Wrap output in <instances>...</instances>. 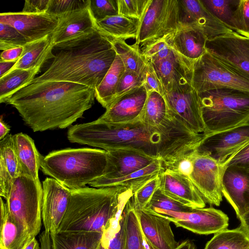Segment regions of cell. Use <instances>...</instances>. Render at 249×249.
<instances>
[{"label":"cell","mask_w":249,"mask_h":249,"mask_svg":"<svg viewBox=\"0 0 249 249\" xmlns=\"http://www.w3.org/2000/svg\"><path fill=\"white\" fill-rule=\"evenodd\" d=\"M159 178V188L166 196L190 207H205V201L189 177L164 169Z\"/></svg>","instance_id":"22"},{"label":"cell","mask_w":249,"mask_h":249,"mask_svg":"<svg viewBox=\"0 0 249 249\" xmlns=\"http://www.w3.org/2000/svg\"><path fill=\"white\" fill-rule=\"evenodd\" d=\"M27 43L24 36L10 25L0 23V50L23 47Z\"/></svg>","instance_id":"43"},{"label":"cell","mask_w":249,"mask_h":249,"mask_svg":"<svg viewBox=\"0 0 249 249\" xmlns=\"http://www.w3.org/2000/svg\"><path fill=\"white\" fill-rule=\"evenodd\" d=\"M145 81V78L125 70L117 87L113 102L131 90L144 85Z\"/></svg>","instance_id":"47"},{"label":"cell","mask_w":249,"mask_h":249,"mask_svg":"<svg viewBox=\"0 0 249 249\" xmlns=\"http://www.w3.org/2000/svg\"><path fill=\"white\" fill-rule=\"evenodd\" d=\"M18 60L13 61H0V78L8 72L15 66Z\"/></svg>","instance_id":"55"},{"label":"cell","mask_w":249,"mask_h":249,"mask_svg":"<svg viewBox=\"0 0 249 249\" xmlns=\"http://www.w3.org/2000/svg\"><path fill=\"white\" fill-rule=\"evenodd\" d=\"M193 162V171L189 178L205 202L219 206L222 201V178L226 167L196 150Z\"/></svg>","instance_id":"13"},{"label":"cell","mask_w":249,"mask_h":249,"mask_svg":"<svg viewBox=\"0 0 249 249\" xmlns=\"http://www.w3.org/2000/svg\"><path fill=\"white\" fill-rule=\"evenodd\" d=\"M32 238L10 214L0 197V249H22Z\"/></svg>","instance_id":"28"},{"label":"cell","mask_w":249,"mask_h":249,"mask_svg":"<svg viewBox=\"0 0 249 249\" xmlns=\"http://www.w3.org/2000/svg\"><path fill=\"white\" fill-rule=\"evenodd\" d=\"M198 94L204 135L249 123V92L218 89Z\"/></svg>","instance_id":"6"},{"label":"cell","mask_w":249,"mask_h":249,"mask_svg":"<svg viewBox=\"0 0 249 249\" xmlns=\"http://www.w3.org/2000/svg\"><path fill=\"white\" fill-rule=\"evenodd\" d=\"M148 212V211H147ZM148 212L163 215L177 227L199 234L208 235L227 229L229 217L214 208H194L190 212H178L154 209Z\"/></svg>","instance_id":"14"},{"label":"cell","mask_w":249,"mask_h":249,"mask_svg":"<svg viewBox=\"0 0 249 249\" xmlns=\"http://www.w3.org/2000/svg\"><path fill=\"white\" fill-rule=\"evenodd\" d=\"M13 139L21 174L29 176L35 179H39L38 170L43 157L38 152L34 140L23 133L13 135Z\"/></svg>","instance_id":"27"},{"label":"cell","mask_w":249,"mask_h":249,"mask_svg":"<svg viewBox=\"0 0 249 249\" xmlns=\"http://www.w3.org/2000/svg\"><path fill=\"white\" fill-rule=\"evenodd\" d=\"M124 211L125 221L123 249H154L142 231L132 196L126 202Z\"/></svg>","instance_id":"33"},{"label":"cell","mask_w":249,"mask_h":249,"mask_svg":"<svg viewBox=\"0 0 249 249\" xmlns=\"http://www.w3.org/2000/svg\"><path fill=\"white\" fill-rule=\"evenodd\" d=\"M125 71L123 61L116 54L110 69L95 89V98L106 109L113 102L117 87Z\"/></svg>","instance_id":"34"},{"label":"cell","mask_w":249,"mask_h":249,"mask_svg":"<svg viewBox=\"0 0 249 249\" xmlns=\"http://www.w3.org/2000/svg\"><path fill=\"white\" fill-rule=\"evenodd\" d=\"M141 21L119 15L95 21L97 30L113 39H136Z\"/></svg>","instance_id":"31"},{"label":"cell","mask_w":249,"mask_h":249,"mask_svg":"<svg viewBox=\"0 0 249 249\" xmlns=\"http://www.w3.org/2000/svg\"></svg>","instance_id":"60"},{"label":"cell","mask_w":249,"mask_h":249,"mask_svg":"<svg viewBox=\"0 0 249 249\" xmlns=\"http://www.w3.org/2000/svg\"><path fill=\"white\" fill-rule=\"evenodd\" d=\"M145 59L147 64V71L144 86L148 92L156 91L163 96L164 89L161 82L150 61Z\"/></svg>","instance_id":"50"},{"label":"cell","mask_w":249,"mask_h":249,"mask_svg":"<svg viewBox=\"0 0 249 249\" xmlns=\"http://www.w3.org/2000/svg\"><path fill=\"white\" fill-rule=\"evenodd\" d=\"M176 249H197L193 242L186 240L179 244Z\"/></svg>","instance_id":"57"},{"label":"cell","mask_w":249,"mask_h":249,"mask_svg":"<svg viewBox=\"0 0 249 249\" xmlns=\"http://www.w3.org/2000/svg\"><path fill=\"white\" fill-rule=\"evenodd\" d=\"M192 86L198 93L218 89L249 92V77L224 64L206 50L193 63Z\"/></svg>","instance_id":"8"},{"label":"cell","mask_w":249,"mask_h":249,"mask_svg":"<svg viewBox=\"0 0 249 249\" xmlns=\"http://www.w3.org/2000/svg\"><path fill=\"white\" fill-rule=\"evenodd\" d=\"M173 118L168 112L163 96L156 91L148 92L141 120L153 126L160 125Z\"/></svg>","instance_id":"37"},{"label":"cell","mask_w":249,"mask_h":249,"mask_svg":"<svg viewBox=\"0 0 249 249\" xmlns=\"http://www.w3.org/2000/svg\"><path fill=\"white\" fill-rule=\"evenodd\" d=\"M10 128L9 127L2 121L1 118L0 121V140H2L7 135H8L9 132L10 131Z\"/></svg>","instance_id":"58"},{"label":"cell","mask_w":249,"mask_h":249,"mask_svg":"<svg viewBox=\"0 0 249 249\" xmlns=\"http://www.w3.org/2000/svg\"><path fill=\"white\" fill-rule=\"evenodd\" d=\"M169 115L196 134H203L198 93L189 82L173 83L164 89L163 95Z\"/></svg>","instance_id":"11"},{"label":"cell","mask_w":249,"mask_h":249,"mask_svg":"<svg viewBox=\"0 0 249 249\" xmlns=\"http://www.w3.org/2000/svg\"><path fill=\"white\" fill-rule=\"evenodd\" d=\"M53 47L50 36L27 43L23 46L21 56L10 71L41 68L46 60L54 57L52 52Z\"/></svg>","instance_id":"30"},{"label":"cell","mask_w":249,"mask_h":249,"mask_svg":"<svg viewBox=\"0 0 249 249\" xmlns=\"http://www.w3.org/2000/svg\"><path fill=\"white\" fill-rule=\"evenodd\" d=\"M178 8L179 26L198 30L208 40L232 31L213 16L200 0H178Z\"/></svg>","instance_id":"17"},{"label":"cell","mask_w":249,"mask_h":249,"mask_svg":"<svg viewBox=\"0 0 249 249\" xmlns=\"http://www.w3.org/2000/svg\"><path fill=\"white\" fill-rule=\"evenodd\" d=\"M154 209L178 212H190L194 208L185 206L166 196L159 187L143 210L148 212Z\"/></svg>","instance_id":"41"},{"label":"cell","mask_w":249,"mask_h":249,"mask_svg":"<svg viewBox=\"0 0 249 249\" xmlns=\"http://www.w3.org/2000/svg\"><path fill=\"white\" fill-rule=\"evenodd\" d=\"M241 224L240 228L246 233L249 237V210L239 219Z\"/></svg>","instance_id":"56"},{"label":"cell","mask_w":249,"mask_h":249,"mask_svg":"<svg viewBox=\"0 0 249 249\" xmlns=\"http://www.w3.org/2000/svg\"><path fill=\"white\" fill-rule=\"evenodd\" d=\"M21 175L15 149L13 135L8 134L0 141V196L5 199L15 180Z\"/></svg>","instance_id":"26"},{"label":"cell","mask_w":249,"mask_h":249,"mask_svg":"<svg viewBox=\"0 0 249 249\" xmlns=\"http://www.w3.org/2000/svg\"><path fill=\"white\" fill-rule=\"evenodd\" d=\"M164 169L162 162L155 160L148 166L140 170L121 178L102 181H93L89 183L94 188L122 186L134 194L148 181L155 178Z\"/></svg>","instance_id":"29"},{"label":"cell","mask_w":249,"mask_h":249,"mask_svg":"<svg viewBox=\"0 0 249 249\" xmlns=\"http://www.w3.org/2000/svg\"><path fill=\"white\" fill-rule=\"evenodd\" d=\"M124 207L109 221L102 236L98 249H123L124 242Z\"/></svg>","instance_id":"39"},{"label":"cell","mask_w":249,"mask_h":249,"mask_svg":"<svg viewBox=\"0 0 249 249\" xmlns=\"http://www.w3.org/2000/svg\"><path fill=\"white\" fill-rule=\"evenodd\" d=\"M204 249H249V237L240 227L226 229L215 233Z\"/></svg>","instance_id":"38"},{"label":"cell","mask_w":249,"mask_h":249,"mask_svg":"<svg viewBox=\"0 0 249 249\" xmlns=\"http://www.w3.org/2000/svg\"><path fill=\"white\" fill-rule=\"evenodd\" d=\"M206 50L224 64L249 77V38L232 31L208 40Z\"/></svg>","instance_id":"15"},{"label":"cell","mask_w":249,"mask_h":249,"mask_svg":"<svg viewBox=\"0 0 249 249\" xmlns=\"http://www.w3.org/2000/svg\"><path fill=\"white\" fill-rule=\"evenodd\" d=\"M53 49L59 51L50 65L29 84L43 81H66L95 89L117 54L112 39L98 30L83 37L56 45Z\"/></svg>","instance_id":"3"},{"label":"cell","mask_w":249,"mask_h":249,"mask_svg":"<svg viewBox=\"0 0 249 249\" xmlns=\"http://www.w3.org/2000/svg\"><path fill=\"white\" fill-rule=\"evenodd\" d=\"M112 40L116 54L123 61L125 70L146 78L147 64L140 46L136 43L129 45L124 40Z\"/></svg>","instance_id":"35"},{"label":"cell","mask_w":249,"mask_h":249,"mask_svg":"<svg viewBox=\"0 0 249 249\" xmlns=\"http://www.w3.org/2000/svg\"><path fill=\"white\" fill-rule=\"evenodd\" d=\"M40 67L32 69H16L0 78V103L7 100L17 90L28 85L40 71Z\"/></svg>","instance_id":"36"},{"label":"cell","mask_w":249,"mask_h":249,"mask_svg":"<svg viewBox=\"0 0 249 249\" xmlns=\"http://www.w3.org/2000/svg\"><path fill=\"white\" fill-rule=\"evenodd\" d=\"M142 231L154 249H176L179 245L166 216L136 210Z\"/></svg>","instance_id":"24"},{"label":"cell","mask_w":249,"mask_h":249,"mask_svg":"<svg viewBox=\"0 0 249 249\" xmlns=\"http://www.w3.org/2000/svg\"><path fill=\"white\" fill-rule=\"evenodd\" d=\"M151 0H118V15L142 20Z\"/></svg>","instance_id":"44"},{"label":"cell","mask_w":249,"mask_h":249,"mask_svg":"<svg viewBox=\"0 0 249 249\" xmlns=\"http://www.w3.org/2000/svg\"><path fill=\"white\" fill-rule=\"evenodd\" d=\"M179 27L178 0H151L141 20L135 43L143 47L164 38Z\"/></svg>","instance_id":"10"},{"label":"cell","mask_w":249,"mask_h":249,"mask_svg":"<svg viewBox=\"0 0 249 249\" xmlns=\"http://www.w3.org/2000/svg\"><path fill=\"white\" fill-rule=\"evenodd\" d=\"M89 0H49L47 13L57 18L88 7Z\"/></svg>","instance_id":"42"},{"label":"cell","mask_w":249,"mask_h":249,"mask_svg":"<svg viewBox=\"0 0 249 249\" xmlns=\"http://www.w3.org/2000/svg\"><path fill=\"white\" fill-rule=\"evenodd\" d=\"M107 162L105 150L68 148L53 151L43 157L40 168L45 175L74 190L84 188L104 176Z\"/></svg>","instance_id":"5"},{"label":"cell","mask_w":249,"mask_h":249,"mask_svg":"<svg viewBox=\"0 0 249 249\" xmlns=\"http://www.w3.org/2000/svg\"><path fill=\"white\" fill-rule=\"evenodd\" d=\"M148 92L144 85L116 99L97 120L112 124H126L141 120Z\"/></svg>","instance_id":"19"},{"label":"cell","mask_w":249,"mask_h":249,"mask_svg":"<svg viewBox=\"0 0 249 249\" xmlns=\"http://www.w3.org/2000/svg\"><path fill=\"white\" fill-rule=\"evenodd\" d=\"M49 0H27L25 1L22 12L25 13H46Z\"/></svg>","instance_id":"52"},{"label":"cell","mask_w":249,"mask_h":249,"mask_svg":"<svg viewBox=\"0 0 249 249\" xmlns=\"http://www.w3.org/2000/svg\"><path fill=\"white\" fill-rule=\"evenodd\" d=\"M236 33L249 38V0H239L236 10Z\"/></svg>","instance_id":"48"},{"label":"cell","mask_w":249,"mask_h":249,"mask_svg":"<svg viewBox=\"0 0 249 249\" xmlns=\"http://www.w3.org/2000/svg\"><path fill=\"white\" fill-rule=\"evenodd\" d=\"M222 193L239 219L249 210V170L226 166L222 178Z\"/></svg>","instance_id":"20"},{"label":"cell","mask_w":249,"mask_h":249,"mask_svg":"<svg viewBox=\"0 0 249 249\" xmlns=\"http://www.w3.org/2000/svg\"><path fill=\"white\" fill-rule=\"evenodd\" d=\"M159 187L158 175L148 181L133 194L132 199L135 208L136 210H143Z\"/></svg>","instance_id":"46"},{"label":"cell","mask_w":249,"mask_h":249,"mask_svg":"<svg viewBox=\"0 0 249 249\" xmlns=\"http://www.w3.org/2000/svg\"><path fill=\"white\" fill-rule=\"evenodd\" d=\"M204 7L231 30L236 32V10L239 0H200Z\"/></svg>","instance_id":"40"},{"label":"cell","mask_w":249,"mask_h":249,"mask_svg":"<svg viewBox=\"0 0 249 249\" xmlns=\"http://www.w3.org/2000/svg\"><path fill=\"white\" fill-rule=\"evenodd\" d=\"M68 208L57 232L103 233L109 221L132 196L122 186L71 190Z\"/></svg>","instance_id":"4"},{"label":"cell","mask_w":249,"mask_h":249,"mask_svg":"<svg viewBox=\"0 0 249 249\" xmlns=\"http://www.w3.org/2000/svg\"><path fill=\"white\" fill-rule=\"evenodd\" d=\"M141 51L153 65L163 89L173 83L192 84L193 63L172 48L165 37L144 46Z\"/></svg>","instance_id":"9"},{"label":"cell","mask_w":249,"mask_h":249,"mask_svg":"<svg viewBox=\"0 0 249 249\" xmlns=\"http://www.w3.org/2000/svg\"><path fill=\"white\" fill-rule=\"evenodd\" d=\"M89 6L58 17V23L50 35L53 46L83 37L97 31Z\"/></svg>","instance_id":"21"},{"label":"cell","mask_w":249,"mask_h":249,"mask_svg":"<svg viewBox=\"0 0 249 249\" xmlns=\"http://www.w3.org/2000/svg\"><path fill=\"white\" fill-rule=\"evenodd\" d=\"M22 249H40V248L36 237H34Z\"/></svg>","instance_id":"59"},{"label":"cell","mask_w":249,"mask_h":249,"mask_svg":"<svg viewBox=\"0 0 249 249\" xmlns=\"http://www.w3.org/2000/svg\"><path fill=\"white\" fill-rule=\"evenodd\" d=\"M42 197L39 179L21 174L5 199L7 211L32 238L36 237L41 229Z\"/></svg>","instance_id":"7"},{"label":"cell","mask_w":249,"mask_h":249,"mask_svg":"<svg viewBox=\"0 0 249 249\" xmlns=\"http://www.w3.org/2000/svg\"><path fill=\"white\" fill-rule=\"evenodd\" d=\"M194 151L195 150L180 157L164 169H169L189 177L193 169Z\"/></svg>","instance_id":"49"},{"label":"cell","mask_w":249,"mask_h":249,"mask_svg":"<svg viewBox=\"0 0 249 249\" xmlns=\"http://www.w3.org/2000/svg\"><path fill=\"white\" fill-rule=\"evenodd\" d=\"M249 170V142L237 152L226 164Z\"/></svg>","instance_id":"51"},{"label":"cell","mask_w":249,"mask_h":249,"mask_svg":"<svg viewBox=\"0 0 249 249\" xmlns=\"http://www.w3.org/2000/svg\"><path fill=\"white\" fill-rule=\"evenodd\" d=\"M175 118L153 126L142 121L126 124L94 121L71 126L67 138L73 143L106 151L130 149L160 160L164 168L196 149L203 137Z\"/></svg>","instance_id":"1"},{"label":"cell","mask_w":249,"mask_h":249,"mask_svg":"<svg viewBox=\"0 0 249 249\" xmlns=\"http://www.w3.org/2000/svg\"><path fill=\"white\" fill-rule=\"evenodd\" d=\"M249 142V123L204 135L195 150L225 166Z\"/></svg>","instance_id":"12"},{"label":"cell","mask_w":249,"mask_h":249,"mask_svg":"<svg viewBox=\"0 0 249 249\" xmlns=\"http://www.w3.org/2000/svg\"><path fill=\"white\" fill-rule=\"evenodd\" d=\"M165 40L180 55L193 63L206 51V37L200 31L194 28L179 26L175 32L166 36Z\"/></svg>","instance_id":"25"},{"label":"cell","mask_w":249,"mask_h":249,"mask_svg":"<svg viewBox=\"0 0 249 249\" xmlns=\"http://www.w3.org/2000/svg\"><path fill=\"white\" fill-rule=\"evenodd\" d=\"M0 23L14 27L28 43L50 36L58 24V18L47 13L6 12L0 13Z\"/></svg>","instance_id":"18"},{"label":"cell","mask_w":249,"mask_h":249,"mask_svg":"<svg viewBox=\"0 0 249 249\" xmlns=\"http://www.w3.org/2000/svg\"><path fill=\"white\" fill-rule=\"evenodd\" d=\"M107 151L108 162L106 173L104 176L93 181L107 180L126 176L144 168L157 160L142 153L130 149Z\"/></svg>","instance_id":"23"},{"label":"cell","mask_w":249,"mask_h":249,"mask_svg":"<svg viewBox=\"0 0 249 249\" xmlns=\"http://www.w3.org/2000/svg\"><path fill=\"white\" fill-rule=\"evenodd\" d=\"M103 234L87 231L50 234L51 249H98Z\"/></svg>","instance_id":"32"},{"label":"cell","mask_w":249,"mask_h":249,"mask_svg":"<svg viewBox=\"0 0 249 249\" xmlns=\"http://www.w3.org/2000/svg\"><path fill=\"white\" fill-rule=\"evenodd\" d=\"M95 89L66 81L31 83L6 101L34 132L64 129L71 125L94 103Z\"/></svg>","instance_id":"2"},{"label":"cell","mask_w":249,"mask_h":249,"mask_svg":"<svg viewBox=\"0 0 249 249\" xmlns=\"http://www.w3.org/2000/svg\"><path fill=\"white\" fill-rule=\"evenodd\" d=\"M41 249H51L50 233L48 231H43L39 236Z\"/></svg>","instance_id":"54"},{"label":"cell","mask_w":249,"mask_h":249,"mask_svg":"<svg viewBox=\"0 0 249 249\" xmlns=\"http://www.w3.org/2000/svg\"><path fill=\"white\" fill-rule=\"evenodd\" d=\"M42 219L45 230L54 234L65 215L71 190L52 178L43 182Z\"/></svg>","instance_id":"16"},{"label":"cell","mask_w":249,"mask_h":249,"mask_svg":"<svg viewBox=\"0 0 249 249\" xmlns=\"http://www.w3.org/2000/svg\"><path fill=\"white\" fill-rule=\"evenodd\" d=\"M89 6L95 21L118 15V0H89Z\"/></svg>","instance_id":"45"},{"label":"cell","mask_w":249,"mask_h":249,"mask_svg":"<svg viewBox=\"0 0 249 249\" xmlns=\"http://www.w3.org/2000/svg\"><path fill=\"white\" fill-rule=\"evenodd\" d=\"M23 51V47H18L5 51L0 53L2 61H13L18 60Z\"/></svg>","instance_id":"53"}]
</instances>
